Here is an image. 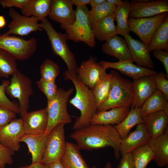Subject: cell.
<instances>
[{"label": "cell", "instance_id": "obj_12", "mask_svg": "<svg viewBox=\"0 0 168 168\" xmlns=\"http://www.w3.org/2000/svg\"><path fill=\"white\" fill-rule=\"evenodd\" d=\"M25 134L21 118H15L0 130V143L14 152H17Z\"/></svg>", "mask_w": 168, "mask_h": 168}, {"label": "cell", "instance_id": "obj_44", "mask_svg": "<svg viewBox=\"0 0 168 168\" xmlns=\"http://www.w3.org/2000/svg\"><path fill=\"white\" fill-rule=\"evenodd\" d=\"M29 0H0V4L3 8L16 7L21 10L26 6Z\"/></svg>", "mask_w": 168, "mask_h": 168}, {"label": "cell", "instance_id": "obj_32", "mask_svg": "<svg viewBox=\"0 0 168 168\" xmlns=\"http://www.w3.org/2000/svg\"><path fill=\"white\" fill-rule=\"evenodd\" d=\"M148 46L150 52L157 49L168 51V16L156 29Z\"/></svg>", "mask_w": 168, "mask_h": 168}, {"label": "cell", "instance_id": "obj_27", "mask_svg": "<svg viewBox=\"0 0 168 168\" xmlns=\"http://www.w3.org/2000/svg\"><path fill=\"white\" fill-rule=\"evenodd\" d=\"M168 101L164 94L157 90L140 108L141 117L160 111H163L168 116Z\"/></svg>", "mask_w": 168, "mask_h": 168}, {"label": "cell", "instance_id": "obj_49", "mask_svg": "<svg viewBox=\"0 0 168 168\" xmlns=\"http://www.w3.org/2000/svg\"><path fill=\"white\" fill-rule=\"evenodd\" d=\"M49 168H64L60 161L48 165Z\"/></svg>", "mask_w": 168, "mask_h": 168}, {"label": "cell", "instance_id": "obj_36", "mask_svg": "<svg viewBox=\"0 0 168 168\" xmlns=\"http://www.w3.org/2000/svg\"><path fill=\"white\" fill-rule=\"evenodd\" d=\"M116 7L111 5L106 1L89 10L88 20L91 25L94 22L113 13Z\"/></svg>", "mask_w": 168, "mask_h": 168}, {"label": "cell", "instance_id": "obj_45", "mask_svg": "<svg viewBox=\"0 0 168 168\" xmlns=\"http://www.w3.org/2000/svg\"><path fill=\"white\" fill-rule=\"evenodd\" d=\"M116 168H134L133 158L131 153L122 156Z\"/></svg>", "mask_w": 168, "mask_h": 168}, {"label": "cell", "instance_id": "obj_33", "mask_svg": "<svg viewBox=\"0 0 168 168\" xmlns=\"http://www.w3.org/2000/svg\"><path fill=\"white\" fill-rule=\"evenodd\" d=\"M112 72H105L91 90L95 98L97 108L107 98L111 85Z\"/></svg>", "mask_w": 168, "mask_h": 168}, {"label": "cell", "instance_id": "obj_29", "mask_svg": "<svg viewBox=\"0 0 168 168\" xmlns=\"http://www.w3.org/2000/svg\"><path fill=\"white\" fill-rule=\"evenodd\" d=\"M51 2V0H29L21 11L23 16H34L40 21L48 16Z\"/></svg>", "mask_w": 168, "mask_h": 168}, {"label": "cell", "instance_id": "obj_31", "mask_svg": "<svg viewBox=\"0 0 168 168\" xmlns=\"http://www.w3.org/2000/svg\"><path fill=\"white\" fill-rule=\"evenodd\" d=\"M131 10V3L128 0L122 1L116 7L114 13L117 34L124 36L129 34L128 20Z\"/></svg>", "mask_w": 168, "mask_h": 168}, {"label": "cell", "instance_id": "obj_1", "mask_svg": "<svg viewBox=\"0 0 168 168\" xmlns=\"http://www.w3.org/2000/svg\"><path fill=\"white\" fill-rule=\"evenodd\" d=\"M70 137L75 141L80 150L91 151L109 147L113 149L116 159L121 156L122 140L112 125L90 124L74 130Z\"/></svg>", "mask_w": 168, "mask_h": 168}, {"label": "cell", "instance_id": "obj_40", "mask_svg": "<svg viewBox=\"0 0 168 168\" xmlns=\"http://www.w3.org/2000/svg\"><path fill=\"white\" fill-rule=\"evenodd\" d=\"M154 81L157 90L161 91L168 100V80L163 72L154 75Z\"/></svg>", "mask_w": 168, "mask_h": 168}, {"label": "cell", "instance_id": "obj_18", "mask_svg": "<svg viewBox=\"0 0 168 168\" xmlns=\"http://www.w3.org/2000/svg\"><path fill=\"white\" fill-rule=\"evenodd\" d=\"M151 139L144 122L137 125L135 130L129 133L120 146L121 156L131 153L140 146L147 145Z\"/></svg>", "mask_w": 168, "mask_h": 168}, {"label": "cell", "instance_id": "obj_35", "mask_svg": "<svg viewBox=\"0 0 168 168\" xmlns=\"http://www.w3.org/2000/svg\"><path fill=\"white\" fill-rule=\"evenodd\" d=\"M16 60L9 53L0 48V77L8 78L17 70Z\"/></svg>", "mask_w": 168, "mask_h": 168}, {"label": "cell", "instance_id": "obj_6", "mask_svg": "<svg viewBox=\"0 0 168 168\" xmlns=\"http://www.w3.org/2000/svg\"><path fill=\"white\" fill-rule=\"evenodd\" d=\"M74 91L73 88L67 90L58 88L56 96L51 100L47 101V109L48 124L45 134L48 135L57 125H64L71 123L72 119L67 110L69 98Z\"/></svg>", "mask_w": 168, "mask_h": 168}, {"label": "cell", "instance_id": "obj_20", "mask_svg": "<svg viewBox=\"0 0 168 168\" xmlns=\"http://www.w3.org/2000/svg\"><path fill=\"white\" fill-rule=\"evenodd\" d=\"M100 63L106 69L111 68L117 70L122 73L131 77L133 80L146 75H154L157 73L152 69L134 64L132 62L128 61L116 62L101 61Z\"/></svg>", "mask_w": 168, "mask_h": 168}, {"label": "cell", "instance_id": "obj_50", "mask_svg": "<svg viewBox=\"0 0 168 168\" xmlns=\"http://www.w3.org/2000/svg\"><path fill=\"white\" fill-rule=\"evenodd\" d=\"M107 2L112 6L117 7L122 2L121 0H106Z\"/></svg>", "mask_w": 168, "mask_h": 168}, {"label": "cell", "instance_id": "obj_24", "mask_svg": "<svg viewBox=\"0 0 168 168\" xmlns=\"http://www.w3.org/2000/svg\"><path fill=\"white\" fill-rule=\"evenodd\" d=\"M154 155L153 160L160 167H168V134L151 138L147 144Z\"/></svg>", "mask_w": 168, "mask_h": 168}, {"label": "cell", "instance_id": "obj_7", "mask_svg": "<svg viewBox=\"0 0 168 168\" xmlns=\"http://www.w3.org/2000/svg\"><path fill=\"white\" fill-rule=\"evenodd\" d=\"M5 92L11 97L19 101V114L22 118L28 112L30 97L33 93L31 80L17 69L12 74Z\"/></svg>", "mask_w": 168, "mask_h": 168}, {"label": "cell", "instance_id": "obj_26", "mask_svg": "<svg viewBox=\"0 0 168 168\" xmlns=\"http://www.w3.org/2000/svg\"><path fill=\"white\" fill-rule=\"evenodd\" d=\"M114 12L109 16L93 23L91 25L95 39L101 42L106 41L117 35L114 25Z\"/></svg>", "mask_w": 168, "mask_h": 168}, {"label": "cell", "instance_id": "obj_10", "mask_svg": "<svg viewBox=\"0 0 168 168\" xmlns=\"http://www.w3.org/2000/svg\"><path fill=\"white\" fill-rule=\"evenodd\" d=\"M167 16V12L147 18H128V24L130 31L136 34L141 41L148 46L154 32Z\"/></svg>", "mask_w": 168, "mask_h": 168}, {"label": "cell", "instance_id": "obj_41", "mask_svg": "<svg viewBox=\"0 0 168 168\" xmlns=\"http://www.w3.org/2000/svg\"><path fill=\"white\" fill-rule=\"evenodd\" d=\"M14 153L0 143V168H5L6 165H10L13 163L12 156Z\"/></svg>", "mask_w": 168, "mask_h": 168}, {"label": "cell", "instance_id": "obj_8", "mask_svg": "<svg viewBox=\"0 0 168 168\" xmlns=\"http://www.w3.org/2000/svg\"><path fill=\"white\" fill-rule=\"evenodd\" d=\"M37 41L34 37L25 40L18 36L0 34V48L9 53L16 60H26L35 52Z\"/></svg>", "mask_w": 168, "mask_h": 168}, {"label": "cell", "instance_id": "obj_9", "mask_svg": "<svg viewBox=\"0 0 168 168\" xmlns=\"http://www.w3.org/2000/svg\"><path fill=\"white\" fill-rule=\"evenodd\" d=\"M64 125H57L48 134L43 162L49 165L60 161L66 147Z\"/></svg>", "mask_w": 168, "mask_h": 168}, {"label": "cell", "instance_id": "obj_5", "mask_svg": "<svg viewBox=\"0 0 168 168\" xmlns=\"http://www.w3.org/2000/svg\"><path fill=\"white\" fill-rule=\"evenodd\" d=\"M89 10L86 7L77 8L74 11L75 20L69 25H60L68 40L77 43L82 42L89 47L96 44L95 38L88 18Z\"/></svg>", "mask_w": 168, "mask_h": 168}, {"label": "cell", "instance_id": "obj_46", "mask_svg": "<svg viewBox=\"0 0 168 168\" xmlns=\"http://www.w3.org/2000/svg\"><path fill=\"white\" fill-rule=\"evenodd\" d=\"M18 168H49L48 165L42 162L32 163L28 166H21Z\"/></svg>", "mask_w": 168, "mask_h": 168}, {"label": "cell", "instance_id": "obj_21", "mask_svg": "<svg viewBox=\"0 0 168 168\" xmlns=\"http://www.w3.org/2000/svg\"><path fill=\"white\" fill-rule=\"evenodd\" d=\"M130 110V107H119L106 111H98L92 117L91 124L118 125L127 116Z\"/></svg>", "mask_w": 168, "mask_h": 168}, {"label": "cell", "instance_id": "obj_39", "mask_svg": "<svg viewBox=\"0 0 168 168\" xmlns=\"http://www.w3.org/2000/svg\"><path fill=\"white\" fill-rule=\"evenodd\" d=\"M10 82L9 80H4L0 85V106L6 107L16 114H20L19 106L10 100L6 95V89Z\"/></svg>", "mask_w": 168, "mask_h": 168}, {"label": "cell", "instance_id": "obj_4", "mask_svg": "<svg viewBox=\"0 0 168 168\" xmlns=\"http://www.w3.org/2000/svg\"><path fill=\"white\" fill-rule=\"evenodd\" d=\"M40 21V27L46 32L53 53L63 60L71 74L76 76L78 67L75 55L67 44L66 34L57 32L47 18Z\"/></svg>", "mask_w": 168, "mask_h": 168}, {"label": "cell", "instance_id": "obj_15", "mask_svg": "<svg viewBox=\"0 0 168 168\" xmlns=\"http://www.w3.org/2000/svg\"><path fill=\"white\" fill-rule=\"evenodd\" d=\"M21 119L25 134L45 133L48 124L47 108L27 112Z\"/></svg>", "mask_w": 168, "mask_h": 168}, {"label": "cell", "instance_id": "obj_19", "mask_svg": "<svg viewBox=\"0 0 168 168\" xmlns=\"http://www.w3.org/2000/svg\"><path fill=\"white\" fill-rule=\"evenodd\" d=\"M72 6L71 0H52L48 16L60 25L71 24L75 20Z\"/></svg>", "mask_w": 168, "mask_h": 168}, {"label": "cell", "instance_id": "obj_30", "mask_svg": "<svg viewBox=\"0 0 168 168\" xmlns=\"http://www.w3.org/2000/svg\"><path fill=\"white\" fill-rule=\"evenodd\" d=\"M132 107L125 118L119 124L114 126L122 140L128 135L134 126L143 122L141 115L140 108Z\"/></svg>", "mask_w": 168, "mask_h": 168}, {"label": "cell", "instance_id": "obj_42", "mask_svg": "<svg viewBox=\"0 0 168 168\" xmlns=\"http://www.w3.org/2000/svg\"><path fill=\"white\" fill-rule=\"evenodd\" d=\"M16 114L9 109L0 106V130L15 119Z\"/></svg>", "mask_w": 168, "mask_h": 168}, {"label": "cell", "instance_id": "obj_14", "mask_svg": "<svg viewBox=\"0 0 168 168\" xmlns=\"http://www.w3.org/2000/svg\"><path fill=\"white\" fill-rule=\"evenodd\" d=\"M129 18H147L168 12V1L152 0L145 3H139L132 0Z\"/></svg>", "mask_w": 168, "mask_h": 168}, {"label": "cell", "instance_id": "obj_13", "mask_svg": "<svg viewBox=\"0 0 168 168\" xmlns=\"http://www.w3.org/2000/svg\"><path fill=\"white\" fill-rule=\"evenodd\" d=\"M105 68L93 57L83 61L78 67L76 77L92 90L102 76L106 72Z\"/></svg>", "mask_w": 168, "mask_h": 168}, {"label": "cell", "instance_id": "obj_47", "mask_svg": "<svg viewBox=\"0 0 168 168\" xmlns=\"http://www.w3.org/2000/svg\"><path fill=\"white\" fill-rule=\"evenodd\" d=\"M91 0H71L73 5H75L77 8L86 6L89 4Z\"/></svg>", "mask_w": 168, "mask_h": 168}, {"label": "cell", "instance_id": "obj_2", "mask_svg": "<svg viewBox=\"0 0 168 168\" xmlns=\"http://www.w3.org/2000/svg\"><path fill=\"white\" fill-rule=\"evenodd\" d=\"M63 74L64 79L71 81L76 89L74 96L69 101L70 103L78 109L81 113L73 125V129L76 130L91 124L92 117L98 111L97 107L91 90L81 82L76 76L72 75L67 70Z\"/></svg>", "mask_w": 168, "mask_h": 168}, {"label": "cell", "instance_id": "obj_17", "mask_svg": "<svg viewBox=\"0 0 168 168\" xmlns=\"http://www.w3.org/2000/svg\"><path fill=\"white\" fill-rule=\"evenodd\" d=\"M154 75H146L132 82L134 97L132 106L141 108L143 103L157 90Z\"/></svg>", "mask_w": 168, "mask_h": 168}, {"label": "cell", "instance_id": "obj_11", "mask_svg": "<svg viewBox=\"0 0 168 168\" xmlns=\"http://www.w3.org/2000/svg\"><path fill=\"white\" fill-rule=\"evenodd\" d=\"M9 15L12 19L8 25V30L4 35H16L26 36L32 32L41 31L39 19L34 16L27 17L19 13L15 9L10 8Z\"/></svg>", "mask_w": 168, "mask_h": 168}, {"label": "cell", "instance_id": "obj_16", "mask_svg": "<svg viewBox=\"0 0 168 168\" xmlns=\"http://www.w3.org/2000/svg\"><path fill=\"white\" fill-rule=\"evenodd\" d=\"M124 37L133 61L138 66L153 69L154 65L151 57L148 46L141 41L134 39L129 34Z\"/></svg>", "mask_w": 168, "mask_h": 168}, {"label": "cell", "instance_id": "obj_3", "mask_svg": "<svg viewBox=\"0 0 168 168\" xmlns=\"http://www.w3.org/2000/svg\"><path fill=\"white\" fill-rule=\"evenodd\" d=\"M113 77L108 96L97 108L98 111H106L119 107H132L134 102L132 82L112 70Z\"/></svg>", "mask_w": 168, "mask_h": 168}, {"label": "cell", "instance_id": "obj_48", "mask_svg": "<svg viewBox=\"0 0 168 168\" xmlns=\"http://www.w3.org/2000/svg\"><path fill=\"white\" fill-rule=\"evenodd\" d=\"M105 1V0H91L89 5L91 6L92 9L98 6Z\"/></svg>", "mask_w": 168, "mask_h": 168}, {"label": "cell", "instance_id": "obj_25", "mask_svg": "<svg viewBox=\"0 0 168 168\" xmlns=\"http://www.w3.org/2000/svg\"><path fill=\"white\" fill-rule=\"evenodd\" d=\"M142 118L151 138L163 134L168 127V116L163 111L147 115Z\"/></svg>", "mask_w": 168, "mask_h": 168}, {"label": "cell", "instance_id": "obj_38", "mask_svg": "<svg viewBox=\"0 0 168 168\" xmlns=\"http://www.w3.org/2000/svg\"><path fill=\"white\" fill-rule=\"evenodd\" d=\"M36 83L39 89L45 96L47 101L52 100L56 95L58 88L55 81H48L40 78Z\"/></svg>", "mask_w": 168, "mask_h": 168}, {"label": "cell", "instance_id": "obj_28", "mask_svg": "<svg viewBox=\"0 0 168 168\" xmlns=\"http://www.w3.org/2000/svg\"><path fill=\"white\" fill-rule=\"evenodd\" d=\"M77 146L66 142L65 152L60 161L64 168H89Z\"/></svg>", "mask_w": 168, "mask_h": 168}, {"label": "cell", "instance_id": "obj_51", "mask_svg": "<svg viewBox=\"0 0 168 168\" xmlns=\"http://www.w3.org/2000/svg\"><path fill=\"white\" fill-rule=\"evenodd\" d=\"M6 24V21L4 17L0 15V28L3 27Z\"/></svg>", "mask_w": 168, "mask_h": 168}, {"label": "cell", "instance_id": "obj_34", "mask_svg": "<svg viewBox=\"0 0 168 168\" xmlns=\"http://www.w3.org/2000/svg\"><path fill=\"white\" fill-rule=\"evenodd\" d=\"M134 168H146L154 158L152 150L147 145L140 146L131 152Z\"/></svg>", "mask_w": 168, "mask_h": 168}, {"label": "cell", "instance_id": "obj_43", "mask_svg": "<svg viewBox=\"0 0 168 168\" xmlns=\"http://www.w3.org/2000/svg\"><path fill=\"white\" fill-rule=\"evenodd\" d=\"M153 55L163 64L166 72V77L168 78V52L161 49H155L153 51Z\"/></svg>", "mask_w": 168, "mask_h": 168}, {"label": "cell", "instance_id": "obj_22", "mask_svg": "<svg viewBox=\"0 0 168 168\" xmlns=\"http://www.w3.org/2000/svg\"><path fill=\"white\" fill-rule=\"evenodd\" d=\"M101 50L104 53L115 57L119 61L133 62L125 40L117 35L106 40L103 44Z\"/></svg>", "mask_w": 168, "mask_h": 168}, {"label": "cell", "instance_id": "obj_23", "mask_svg": "<svg viewBox=\"0 0 168 168\" xmlns=\"http://www.w3.org/2000/svg\"><path fill=\"white\" fill-rule=\"evenodd\" d=\"M48 135L45 133L25 134L21 139V142L26 144L31 154L32 163L42 161L46 150Z\"/></svg>", "mask_w": 168, "mask_h": 168}, {"label": "cell", "instance_id": "obj_52", "mask_svg": "<svg viewBox=\"0 0 168 168\" xmlns=\"http://www.w3.org/2000/svg\"><path fill=\"white\" fill-rule=\"evenodd\" d=\"M92 168H100L98 167H97L95 166H92ZM103 168H112V166L111 162L108 161L106 162L105 166Z\"/></svg>", "mask_w": 168, "mask_h": 168}, {"label": "cell", "instance_id": "obj_37", "mask_svg": "<svg viewBox=\"0 0 168 168\" xmlns=\"http://www.w3.org/2000/svg\"><path fill=\"white\" fill-rule=\"evenodd\" d=\"M60 72L59 66L49 59H46L40 67L42 79L48 81H55Z\"/></svg>", "mask_w": 168, "mask_h": 168}]
</instances>
